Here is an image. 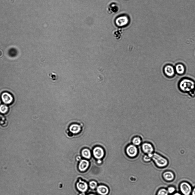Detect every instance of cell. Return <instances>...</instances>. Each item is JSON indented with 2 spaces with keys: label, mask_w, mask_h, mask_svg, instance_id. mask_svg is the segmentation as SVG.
<instances>
[{
  "label": "cell",
  "mask_w": 195,
  "mask_h": 195,
  "mask_svg": "<svg viewBox=\"0 0 195 195\" xmlns=\"http://www.w3.org/2000/svg\"><path fill=\"white\" fill-rule=\"evenodd\" d=\"M179 189L182 195H191L192 188L191 184L186 181L181 182L179 184Z\"/></svg>",
  "instance_id": "cell-3"
},
{
  "label": "cell",
  "mask_w": 195,
  "mask_h": 195,
  "mask_svg": "<svg viewBox=\"0 0 195 195\" xmlns=\"http://www.w3.org/2000/svg\"><path fill=\"white\" fill-rule=\"evenodd\" d=\"M166 188H162L160 189L158 191L156 195H168Z\"/></svg>",
  "instance_id": "cell-19"
},
{
  "label": "cell",
  "mask_w": 195,
  "mask_h": 195,
  "mask_svg": "<svg viewBox=\"0 0 195 195\" xmlns=\"http://www.w3.org/2000/svg\"><path fill=\"white\" fill-rule=\"evenodd\" d=\"M166 189L169 194H172L175 192L176 191V188L172 186H168Z\"/></svg>",
  "instance_id": "cell-21"
},
{
  "label": "cell",
  "mask_w": 195,
  "mask_h": 195,
  "mask_svg": "<svg viewBox=\"0 0 195 195\" xmlns=\"http://www.w3.org/2000/svg\"><path fill=\"white\" fill-rule=\"evenodd\" d=\"M191 195H195V187L192 188Z\"/></svg>",
  "instance_id": "cell-24"
},
{
  "label": "cell",
  "mask_w": 195,
  "mask_h": 195,
  "mask_svg": "<svg viewBox=\"0 0 195 195\" xmlns=\"http://www.w3.org/2000/svg\"><path fill=\"white\" fill-rule=\"evenodd\" d=\"M48 76L51 80L53 81H57L58 78V75L54 71L49 73Z\"/></svg>",
  "instance_id": "cell-18"
},
{
  "label": "cell",
  "mask_w": 195,
  "mask_h": 195,
  "mask_svg": "<svg viewBox=\"0 0 195 195\" xmlns=\"http://www.w3.org/2000/svg\"><path fill=\"white\" fill-rule=\"evenodd\" d=\"M129 21L127 17L125 16H120L117 18L116 20V23L118 26L121 27L127 24Z\"/></svg>",
  "instance_id": "cell-10"
},
{
  "label": "cell",
  "mask_w": 195,
  "mask_h": 195,
  "mask_svg": "<svg viewBox=\"0 0 195 195\" xmlns=\"http://www.w3.org/2000/svg\"><path fill=\"white\" fill-rule=\"evenodd\" d=\"M97 191L98 193L101 195H107L109 192V189L106 186L100 185L97 188Z\"/></svg>",
  "instance_id": "cell-13"
},
{
  "label": "cell",
  "mask_w": 195,
  "mask_h": 195,
  "mask_svg": "<svg viewBox=\"0 0 195 195\" xmlns=\"http://www.w3.org/2000/svg\"><path fill=\"white\" fill-rule=\"evenodd\" d=\"M97 186V183L95 181H91L89 183V186L92 189H94L96 188Z\"/></svg>",
  "instance_id": "cell-22"
},
{
  "label": "cell",
  "mask_w": 195,
  "mask_h": 195,
  "mask_svg": "<svg viewBox=\"0 0 195 195\" xmlns=\"http://www.w3.org/2000/svg\"><path fill=\"white\" fill-rule=\"evenodd\" d=\"M70 131L72 133L75 134L78 133L81 130L80 126L77 124L71 125L69 128Z\"/></svg>",
  "instance_id": "cell-15"
},
{
  "label": "cell",
  "mask_w": 195,
  "mask_h": 195,
  "mask_svg": "<svg viewBox=\"0 0 195 195\" xmlns=\"http://www.w3.org/2000/svg\"><path fill=\"white\" fill-rule=\"evenodd\" d=\"M142 140L139 136H136L134 137L132 140V144L138 146L140 145L142 143Z\"/></svg>",
  "instance_id": "cell-16"
},
{
  "label": "cell",
  "mask_w": 195,
  "mask_h": 195,
  "mask_svg": "<svg viewBox=\"0 0 195 195\" xmlns=\"http://www.w3.org/2000/svg\"><path fill=\"white\" fill-rule=\"evenodd\" d=\"M2 102L5 104H9L13 101V98L12 95L7 92H4L2 93L1 96Z\"/></svg>",
  "instance_id": "cell-7"
},
{
  "label": "cell",
  "mask_w": 195,
  "mask_h": 195,
  "mask_svg": "<svg viewBox=\"0 0 195 195\" xmlns=\"http://www.w3.org/2000/svg\"><path fill=\"white\" fill-rule=\"evenodd\" d=\"M93 154L95 158L100 159L104 157L105 152L104 150L102 147L97 146L93 149Z\"/></svg>",
  "instance_id": "cell-8"
},
{
  "label": "cell",
  "mask_w": 195,
  "mask_h": 195,
  "mask_svg": "<svg viewBox=\"0 0 195 195\" xmlns=\"http://www.w3.org/2000/svg\"><path fill=\"white\" fill-rule=\"evenodd\" d=\"M126 152L128 156L130 157L133 158L137 155L138 151L136 146L133 144H131L127 146Z\"/></svg>",
  "instance_id": "cell-4"
},
{
  "label": "cell",
  "mask_w": 195,
  "mask_h": 195,
  "mask_svg": "<svg viewBox=\"0 0 195 195\" xmlns=\"http://www.w3.org/2000/svg\"><path fill=\"white\" fill-rule=\"evenodd\" d=\"M144 160L146 162H149L151 160V158L148 155H145L143 157Z\"/></svg>",
  "instance_id": "cell-23"
},
{
  "label": "cell",
  "mask_w": 195,
  "mask_h": 195,
  "mask_svg": "<svg viewBox=\"0 0 195 195\" xmlns=\"http://www.w3.org/2000/svg\"><path fill=\"white\" fill-rule=\"evenodd\" d=\"M151 158L159 168H165L168 164V160L166 158L156 152H154L152 154Z\"/></svg>",
  "instance_id": "cell-2"
},
{
  "label": "cell",
  "mask_w": 195,
  "mask_h": 195,
  "mask_svg": "<svg viewBox=\"0 0 195 195\" xmlns=\"http://www.w3.org/2000/svg\"><path fill=\"white\" fill-rule=\"evenodd\" d=\"M88 195H95L94 194H89Z\"/></svg>",
  "instance_id": "cell-28"
},
{
  "label": "cell",
  "mask_w": 195,
  "mask_h": 195,
  "mask_svg": "<svg viewBox=\"0 0 195 195\" xmlns=\"http://www.w3.org/2000/svg\"><path fill=\"white\" fill-rule=\"evenodd\" d=\"M163 179L166 181L170 182L173 181L175 178V175L174 173L170 171H166L162 174Z\"/></svg>",
  "instance_id": "cell-9"
},
{
  "label": "cell",
  "mask_w": 195,
  "mask_h": 195,
  "mask_svg": "<svg viewBox=\"0 0 195 195\" xmlns=\"http://www.w3.org/2000/svg\"><path fill=\"white\" fill-rule=\"evenodd\" d=\"M81 159V157L79 156H78L77 158V160H79Z\"/></svg>",
  "instance_id": "cell-26"
},
{
  "label": "cell",
  "mask_w": 195,
  "mask_h": 195,
  "mask_svg": "<svg viewBox=\"0 0 195 195\" xmlns=\"http://www.w3.org/2000/svg\"><path fill=\"white\" fill-rule=\"evenodd\" d=\"M163 70L164 74L168 77H173L176 74L174 67L170 64L165 65L163 68Z\"/></svg>",
  "instance_id": "cell-5"
},
{
  "label": "cell",
  "mask_w": 195,
  "mask_h": 195,
  "mask_svg": "<svg viewBox=\"0 0 195 195\" xmlns=\"http://www.w3.org/2000/svg\"><path fill=\"white\" fill-rule=\"evenodd\" d=\"M76 186L77 189L82 192L86 191L88 188L87 183L81 179H79V182L77 183Z\"/></svg>",
  "instance_id": "cell-12"
},
{
  "label": "cell",
  "mask_w": 195,
  "mask_h": 195,
  "mask_svg": "<svg viewBox=\"0 0 195 195\" xmlns=\"http://www.w3.org/2000/svg\"><path fill=\"white\" fill-rule=\"evenodd\" d=\"M141 147L142 151L147 155L151 154L154 153V146L150 143L144 142L142 144Z\"/></svg>",
  "instance_id": "cell-6"
},
{
  "label": "cell",
  "mask_w": 195,
  "mask_h": 195,
  "mask_svg": "<svg viewBox=\"0 0 195 195\" xmlns=\"http://www.w3.org/2000/svg\"><path fill=\"white\" fill-rule=\"evenodd\" d=\"M8 110V107L5 105L2 104L0 106V112L5 114L7 112Z\"/></svg>",
  "instance_id": "cell-20"
},
{
  "label": "cell",
  "mask_w": 195,
  "mask_h": 195,
  "mask_svg": "<svg viewBox=\"0 0 195 195\" xmlns=\"http://www.w3.org/2000/svg\"><path fill=\"white\" fill-rule=\"evenodd\" d=\"M89 162L85 160H81L79 165V169L81 171H84L86 170L89 166Z\"/></svg>",
  "instance_id": "cell-14"
},
{
  "label": "cell",
  "mask_w": 195,
  "mask_h": 195,
  "mask_svg": "<svg viewBox=\"0 0 195 195\" xmlns=\"http://www.w3.org/2000/svg\"><path fill=\"white\" fill-rule=\"evenodd\" d=\"M174 68L176 73L180 75L184 74L186 71L185 66L181 63L177 64L174 66Z\"/></svg>",
  "instance_id": "cell-11"
},
{
  "label": "cell",
  "mask_w": 195,
  "mask_h": 195,
  "mask_svg": "<svg viewBox=\"0 0 195 195\" xmlns=\"http://www.w3.org/2000/svg\"><path fill=\"white\" fill-rule=\"evenodd\" d=\"M79 195H85V194L84 193H82L80 194Z\"/></svg>",
  "instance_id": "cell-27"
},
{
  "label": "cell",
  "mask_w": 195,
  "mask_h": 195,
  "mask_svg": "<svg viewBox=\"0 0 195 195\" xmlns=\"http://www.w3.org/2000/svg\"><path fill=\"white\" fill-rule=\"evenodd\" d=\"M171 195H182L180 192H175Z\"/></svg>",
  "instance_id": "cell-25"
},
{
  "label": "cell",
  "mask_w": 195,
  "mask_h": 195,
  "mask_svg": "<svg viewBox=\"0 0 195 195\" xmlns=\"http://www.w3.org/2000/svg\"><path fill=\"white\" fill-rule=\"evenodd\" d=\"M178 86L180 90L185 93L187 97L193 98L195 97V81L187 77H184L179 81Z\"/></svg>",
  "instance_id": "cell-1"
},
{
  "label": "cell",
  "mask_w": 195,
  "mask_h": 195,
  "mask_svg": "<svg viewBox=\"0 0 195 195\" xmlns=\"http://www.w3.org/2000/svg\"><path fill=\"white\" fill-rule=\"evenodd\" d=\"M82 155L83 157L87 159H89L91 156L90 151L87 149H85L82 150Z\"/></svg>",
  "instance_id": "cell-17"
}]
</instances>
